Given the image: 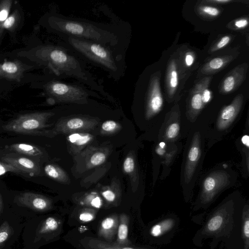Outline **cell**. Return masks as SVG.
<instances>
[{"label":"cell","instance_id":"cell-32","mask_svg":"<svg viewBox=\"0 0 249 249\" xmlns=\"http://www.w3.org/2000/svg\"><path fill=\"white\" fill-rule=\"evenodd\" d=\"M44 171L46 174L49 177L55 179L60 178V171L54 165L48 164L44 167Z\"/></svg>","mask_w":249,"mask_h":249},{"label":"cell","instance_id":"cell-1","mask_svg":"<svg viewBox=\"0 0 249 249\" xmlns=\"http://www.w3.org/2000/svg\"><path fill=\"white\" fill-rule=\"evenodd\" d=\"M48 21L49 27L60 35L89 40L113 48L118 47L120 43L119 35L116 32L88 21L70 19L59 15L49 16Z\"/></svg>","mask_w":249,"mask_h":249},{"label":"cell","instance_id":"cell-6","mask_svg":"<svg viewBox=\"0 0 249 249\" xmlns=\"http://www.w3.org/2000/svg\"><path fill=\"white\" fill-rule=\"evenodd\" d=\"M202 139L199 132L192 137L187 150L183 169V184L191 186L195 180L202 155Z\"/></svg>","mask_w":249,"mask_h":249},{"label":"cell","instance_id":"cell-38","mask_svg":"<svg viewBox=\"0 0 249 249\" xmlns=\"http://www.w3.org/2000/svg\"><path fill=\"white\" fill-rule=\"evenodd\" d=\"M79 218L82 222H89L94 218V214L90 212L85 211L80 214Z\"/></svg>","mask_w":249,"mask_h":249},{"label":"cell","instance_id":"cell-16","mask_svg":"<svg viewBox=\"0 0 249 249\" xmlns=\"http://www.w3.org/2000/svg\"><path fill=\"white\" fill-rule=\"evenodd\" d=\"M119 218L116 215L105 218L101 223L98 235L107 242H111L117 233Z\"/></svg>","mask_w":249,"mask_h":249},{"label":"cell","instance_id":"cell-29","mask_svg":"<svg viewBox=\"0 0 249 249\" xmlns=\"http://www.w3.org/2000/svg\"><path fill=\"white\" fill-rule=\"evenodd\" d=\"M12 1L10 0L2 1L0 2V24L3 23L9 16Z\"/></svg>","mask_w":249,"mask_h":249},{"label":"cell","instance_id":"cell-3","mask_svg":"<svg viewBox=\"0 0 249 249\" xmlns=\"http://www.w3.org/2000/svg\"><path fill=\"white\" fill-rule=\"evenodd\" d=\"M47 94L58 102L87 103L90 96H99L95 91L84 85L73 84L58 80H52L44 86ZM100 97V96H99Z\"/></svg>","mask_w":249,"mask_h":249},{"label":"cell","instance_id":"cell-24","mask_svg":"<svg viewBox=\"0 0 249 249\" xmlns=\"http://www.w3.org/2000/svg\"><path fill=\"white\" fill-rule=\"evenodd\" d=\"M58 227L59 222L54 217H49L42 223L39 232L41 234L50 232L56 230Z\"/></svg>","mask_w":249,"mask_h":249},{"label":"cell","instance_id":"cell-8","mask_svg":"<svg viewBox=\"0 0 249 249\" xmlns=\"http://www.w3.org/2000/svg\"><path fill=\"white\" fill-rule=\"evenodd\" d=\"M239 53L238 48L235 47L228 49L222 53L213 55L198 68L196 77L198 79L213 76L227 67L238 57Z\"/></svg>","mask_w":249,"mask_h":249},{"label":"cell","instance_id":"cell-34","mask_svg":"<svg viewBox=\"0 0 249 249\" xmlns=\"http://www.w3.org/2000/svg\"><path fill=\"white\" fill-rule=\"evenodd\" d=\"M7 172L20 173L17 168L12 164L5 162H0V176L3 175Z\"/></svg>","mask_w":249,"mask_h":249},{"label":"cell","instance_id":"cell-17","mask_svg":"<svg viewBox=\"0 0 249 249\" xmlns=\"http://www.w3.org/2000/svg\"><path fill=\"white\" fill-rule=\"evenodd\" d=\"M23 65L17 61H5L0 64V78L19 81L24 71Z\"/></svg>","mask_w":249,"mask_h":249},{"label":"cell","instance_id":"cell-41","mask_svg":"<svg viewBox=\"0 0 249 249\" xmlns=\"http://www.w3.org/2000/svg\"><path fill=\"white\" fill-rule=\"evenodd\" d=\"M91 205L96 208H99L101 206V200L99 197H96L91 201Z\"/></svg>","mask_w":249,"mask_h":249},{"label":"cell","instance_id":"cell-14","mask_svg":"<svg viewBox=\"0 0 249 249\" xmlns=\"http://www.w3.org/2000/svg\"><path fill=\"white\" fill-rule=\"evenodd\" d=\"M182 67L191 74L199 65L196 52L187 45H182L174 52Z\"/></svg>","mask_w":249,"mask_h":249},{"label":"cell","instance_id":"cell-31","mask_svg":"<svg viewBox=\"0 0 249 249\" xmlns=\"http://www.w3.org/2000/svg\"><path fill=\"white\" fill-rule=\"evenodd\" d=\"M248 1V0H198L197 2L207 4L209 5H212L213 6H220L221 5H226L228 4L229 3H231L236 2H244L246 3V2Z\"/></svg>","mask_w":249,"mask_h":249},{"label":"cell","instance_id":"cell-10","mask_svg":"<svg viewBox=\"0 0 249 249\" xmlns=\"http://www.w3.org/2000/svg\"><path fill=\"white\" fill-rule=\"evenodd\" d=\"M249 63L244 62L228 72L218 85V92L222 95L231 94L236 90L246 80Z\"/></svg>","mask_w":249,"mask_h":249},{"label":"cell","instance_id":"cell-22","mask_svg":"<svg viewBox=\"0 0 249 249\" xmlns=\"http://www.w3.org/2000/svg\"><path fill=\"white\" fill-rule=\"evenodd\" d=\"M234 36L231 34L222 35L216 39L208 50L209 54H213L228 47L234 39Z\"/></svg>","mask_w":249,"mask_h":249},{"label":"cell","instance_id":"cell-19","mask_svg":"<svg viewBox=\"0 0 249 249\" xmlns=\"http://www.w3.org/2000/svg\"><path fill=\"white\" fill-rule=\"evenodd\" d=\"M128 217L125 214H121L119 217L117 229V239L115 242L121 246H128L130 242L128 239Z\"/></svg>","mask_w":249,"mask_h":249},{"label":"cell","instance_id":"cell-7","mask_svg":"<svg viewBox=\"0 0 249 249\" xmlns=\"http://www.w3.org/2000/svg\"><path fill=\"white\" fill-rule=\"evenodd\" d=\"M161 73L158 71L151 74L145 93V115L150 118L159 113L163 106L161 91Z\"/></svg>","mask_w":249,"mask_h":249},{"label":"cell","instance_id":"cell-13","mask_svg":"<svg viewBox=\"0 0 249 249\" xmlns=\"http://www.w3.org/2000/svg\"><path fill=\"white\" fill-rule=\"evenodd\" d=\"M16 201L20 205L36 211L42 212L51 207L50 201L45 196L33 192H27L18 195Z\"/></svg>","mask_w":249,"mask_h":249},{"label":"cell","instance_id":"cell-43","mask_svg":"<svg viewBox=\"0 0 249 249\" xmlns=\"http://www.w3.org/2000/svg\"><path fill=\"white\" fill-rule=\"evenodd\" d=\"M242 143L246 145V146L248 148L249 147V136L248 135H245L242 138Z\"/></svg>","mask_w":249,"mask_h":249},{"label":"cell","instance_id":"cell-42","mask_svg":"<svg viewBox=\"0 0 249 249\" xmlns=\"http://www.w3.org/2000/svg\"><path fill=\"white\" fill-rule=\"evenodd\" d=\"M244 231L245 236L247 237H249V221L247 220L245 222L244 227Z\"/></svg>","mask_w":249,"mask_h":249},{"label":"cell","instance_id":"cell-4","mask_svg":"<svg viewBox=\"0 0 249 249\" xmlns=\"http://www.w3.org/2000/svg\"><path fill=\"white\" fill-rule=\"evenodd\" d=\"M191 75L182 67L173 53L168 61L164 81L165 97L169 103L180 99L186 82Z\"/></svg>","mask_w":249,"mask_h":249},{"label":"cell","instance_id":"cell-26","mask_svg":"<svg viewBox=\"0 0 249 249\" xmlns=\"http://www.w3.org/2000/svg\"><path fill=\"white\" fill-rule=\"evenodd\" d=\"M172 222L171 220H165L163 222L155 225L151 230V233L154 236H158L165 231L169 229L171 227Z\"/></svg>","mask_w":249,"mask_h":249},{"label":"cell","instance_id":"cell-35","mask_svg":"<svg viewBox=\"0 0 249 249\" xmlns=\"http://www.w3.org/2000/svg\"><path fill=\"white\" fill-rule=\"evenodd\" d=\"M84 122L80 118H76L71 119L67 123V127L70 129H77L84 126Z\"/></svg>","mask_w":249,"mask_h":249},{"label":"cell","instance_id":"cell-15","mask_svg":"<svg viewBox=\"0 0 249 249\" xmlns=\"http://www.w3.org/2000/svg\"><path fill=\"white\" fill-rule=\"evenodd\" d=\"M3 162L10 163L17 168L20 173L30 176L38 175L39 166L32 160L23 157L5 156L1 158Z\"/></svg>","mask_w":249,"mask_h":249},{"label":"cell","instance_id":"cell-37","mask_svg":"<svg viewBox=\"0 0 249 249\" xmlns=\"http://www.w3.org/2000/svg\"><path fill=\"white\" fill-rule=\"evenodd\" d=\"M135 167V163L133 159L131 157H127L125 159L123 164L124 171L127 173L132 172Z\"/></svg>","mask_w":249,"mask_h":249},{"label":"cell","instance_id":"cell-30","mask_svg":"<svg viewBox=\"0 0 249 249\" xmlns=\"http://www.w3.org/2000/svg\"><path fill=\"white\" fill-rule=\"evenodd\" d=\"M180 130V126L178 123L174 122L170 124L167 127L165 135L169 139L175 138L178 134Z\"/></svg>","mask_w":249,"mask_h":249},{"label":"cell","instance_id":"cell-9","mask_svg":"<svg viewBox=\"0 0 249 249\" xmlns=\"http://www.w3.org/2000/svg\"><path fill=\"white\" fill-rule=\"evenodd\" d=\"M213 78V76H208L195 81L187 99L186 112L188 116H197L206 105L203 98V91L206 87H209Z\"/></svg>","mask_w":249,"mask_h":249},{"label":"cell","instance_id":"cell-25","mask_svg":"<svg viewBox=\"0 0 249 249\" xmlns=\"http://www.w3.org/2000/svg\"><path fill=\"white\" fill-rule=\"evenodd\" d=\"M92 139L89 134L74 133L69 136V141L74 145L82 146L88 143Z\"/></svg>","mask_w":249,"mask_h":249},{"label":"cell","instance_id":"cell-11","mask_svg":"<svg viewBox=\"0 0 249 249\" xmlns=\"http://www.w3.org/2000/svg\"><path fill=\"white\" fill-rule=\"evenodd\" d=\"M244 100V95L238 94L229 105L221 109L216 123V126L219 130L227 129L232 124L240 112Z\"/></svg>","mask_w":249,"mask_h":249},{"label":"cell","instance_id":"cell-40","mask_svg":"<svg viewBox=\"0 0 249 249\" xmlns=\"http://www.w3.org/2000/svg\"><path fill=\"white\" fill-rule=\"evenodd\" d=\"M102 196L107 201L109 202L113 201L116 197L114 193L110 190H107L103 192Z\"/></svg>","mask_w":249,"mask_h":249},{"label":"cell","instance_id":"cell-20","mask_svg":"<svg viewBox=\"0 0 249 249\" xmlns=\"http://www.w3.org/2000/svg\"><path fill=\"white\" fill-rule=\"evenodd\" d=\"M8 149L18 153L31 157H38L42 154V151L38 147L28 143H14L9 145Z\"/></svg>","mask_w":249,"mask_h":249},{"label":"cell","instance_id":"cell-36","mask_svg":"<svg viewBox=\"0 0 249 249\" xmlns=\"http://www.w3.org/2000/svg\"><path fill=\"white\" fill-rule=\"evenodd\" d=\"M106 160L105 155L102 152H97L93 154L90 159V162L94 166L103 163Z\"/></svg>","mask_w":249,"mask_h":249},{"label":"cell","instance_id":"cell-33","mask_svg":"<svg viewBox=\"0 0 249 249\" xmlns=\"http://www.w3.org/2000/svg\"><path fill=\"white\" fill-rule=\"evenodd\" d=\"M223 222L222 217L220 215H216L213 217L208 224V229L210 231H215L221 226Z\"/></svg>","mask_w":249,"mask_h":249},{"label":"cell","instance_id":"cell-21","mask_svg":"<svg viewBox=\"0 0 249 249\" xmlns=\"http://www.w3.org/2000/svg\"><path fill=\"white\" fill-rule=\"evenodd\" d=\"M85 247L89 249H139L94 238L89 239L86 242Z\"/></svg>","mask_w":249,"mask_h":249},{"label":"cell","instance_id":"cell-2","mask_svg":"<svg viewBox=\"0 0 249 249\" xmlns=\"http://www.w3.org/2000/svg\"><path fill=\"white\" fill-rule=\"evenodd\" d=\"M61 36L73 50L107 71L111 77L117 80L123 76V55L116 54L115 48L89 40Z\"/></svg>","mask_w":249,"mask_h":249},{"label":"cell","instance_id":"cell-44","mask_svg":"<svg viewBox=\"0 0 249 249\" xmlns=\"http://www.w3.org/2000/svg\"><path fill=\"white\" fill-rule=\"evenodd\" d=\"M2 207H3V204H2V200L1 196L0 193V216L1 214L2 211Z\"/></svg>","mask_w":249,"mask_h":249},{"label":"cell","instance_id":"cell-23","mask_svg":"<svg viewBox=\"0 0 249 249\" xmlns=\"http://www.w3.org/2000/svg\"><path fill=\"white\" fill-rule=\"evenodd\" d=\"M248 16H244L235 19L230 22L227 25L228 29L237 31H242L248 29L249 26Z\"/></svg>","mask_w":249,"mask_h":249},{"label":"cell","instance_id":"cell-5","mask_svg":"<svg viewBox=\"0 0 249 249\" xmlns=\"http://www.w3.org/2000/svg\"><path fill=\"white\" fill-rule=\"evenodd\" d=\"M50 112H35L22 114L9 122L2 127L4 130L18 134L30 135H47L41 130L46 126L47 119L51 116Z\"/></svg>","mask_w":249,"mask_h":249},{"label":"cell","instance_id":"cell-12","mask_svg":"<svg viewBox=\"0 0 249 249\" xmlns=\"http://www.w3.org/2000/svg\"><path fill=\"white\" fill-rule=\"evenodd\" d=\"M230 176L226 172L216 170L208 175L202 182V192L206 194H214L228 185Z\"/></svg>","mask_w":249,"mask_h":249},{"label":"cell","instance_id":"cell-18","mask_svg":"<svg viewBox=\"0 0 249 249\" xmlns=\"http://www.w3.org/2000/svg\"><path fill=\"white\" fill-rule=\"evenodd\" d=\"M194 9L200 18L206 20L215 19L220 16L224 10L221 6L201 3L197 1Z\"/></svg>","mask_w":249,"mask_h":249},{"label":"cell","instance_id":"cell-39","mask_svg":"<svg viewBox=\"0 0 249 249\" xmlns=\"http://www.w3.org/2000/svg\"><path fill=\"white\" fill-rule=\"evenodd\" d=\"M117 126L116 123L109 120L105 122L102 125V128L106 131L110 132L114 130Z\"/></svg>","mask_w":249,"mask_h":249},{"label":"cell","instance_id":"cell-28","mask_svg":"<svg viewBox=\"0 0 249 249\" xmlns=\"http://www.w3.org/2000/svg\"><path fill=\"white\" fill-rule=\"evenodd\" d=\"M18 18V12L17 11L9 16L5 21L0 24V32L4 29L10 30L13 28L17 23Z\"/></svg>","mask_w":249,"mask_h":249},{"label":"cell","instance_id":"cell-27","mask_svg":"<svg viewBox=\"0 0 249 249\" xmlns=\"http://www.w3.org/2000/svg\"><path fill=\"white\" fill-rule=\"evenodd\" d=\"M12 233V228L7 222H3L0 227V248L3 246Z\"/></svg>","mask_w":249,"mask_h":249}]
</instances>
